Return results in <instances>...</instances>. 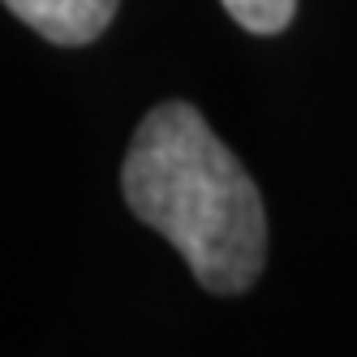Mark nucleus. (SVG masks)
I'll return each instance as SVG.
<instances>
[{
    "instance_id": "1",
    "label": "nucleus",
    "mask_w": 357,
    "mask_h": 357,
    "mask_svg": "<svg viewBox=\"0 0 357 357\" xmlns=\"http://www.w3.org/2000/svg\"><path fill=\"white\" fill-rule=\"evenodd\" d=\"M125 202L164 233L202 289L245 293L267 259V215L250 172L198 108L168 99L151 108L125 155Z\"/></svg>"
},
{
    "instance_id": "3",
    "label": "nucleus",
    "mask_w": 357,
    "mask_h": 357,
    "mask_svg": "<svg viewBox=\"0 0 357 357\" xmlns=\"http://www.w3.org/2000/svg\"><path fill=\"white\" fill-rule=\"evenodd\" d=\"M224 9L254 35H275L293 22L297 0H224Z\"/></svg>"
},
{
    "instance_id": "2",
    "label": "nucleus",
    "mask_w": 357,
    "mask_h": 357,
    "mask_svg": "<svg viewBox=\"0 0 357 357\" xmlns=\"http://www.w3.org/2000/svg\"><path fill=\"white\" fill-rule=\"evenodd\" d=\"M5 5L52 43H91L108 31L116 0H5Z\"/></svg>"
}]
</instances>
